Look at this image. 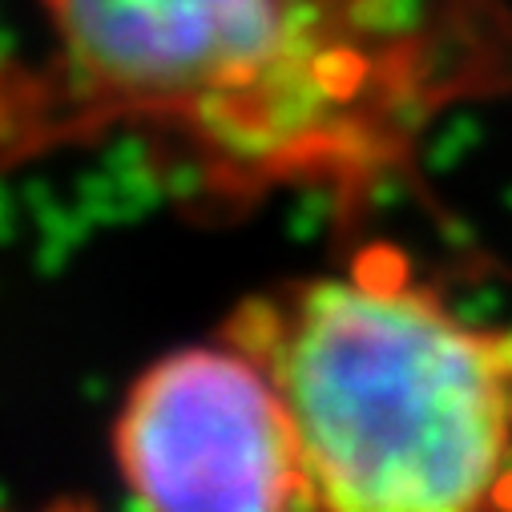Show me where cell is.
Wrapping results in <instances>:
<instances>
[{"mask_svg": "<svg viewBox=\"0 0 512 512\" xmlns=\"http://www.w3.org/2000/svg\"><path fill=\"white\" fill-rule=\"evenodd\" d=\"M222 331L279 383L315 508L512 504V327L460 315L400 254L259 291Z\"/></svg>", "mask_w": 512, "mask_h": 512, "instance_id": "cell-1", "label": "cell"}, {"mask_svg": "<svg viewBox=\"0 0 512 512\" xmlns=\"http://www.w3.org/2000/svg\"><path fill=\"white\" fill-rule=\"evenodd\" d=\"M41 5L53 69L97 130H158L242 190L383 154L388 61L331 0Z\"/></svg>", "mask_w": 512, "mask_h": 512, "instance_id": "cell-2", "label": "cell"}, {"mask_svg": "<svg viewBox=\"0 0 512 512\" xmlns=\"http://www.w3.org/2000/svg\"><path fill=\"white\" fill-rule=\"evenodd\" d=\"M109 448L142 508H315L279 383L226 331L142 367L117 404Z\"/></svg>", "mask_w": 512, "mask_h": 512, "instance_id": "cell-3", "label": "cell"}, {"mask_svg": "<svg viewBox=\"0 0 512 512\" xmlns=\"http://www.w3.org/2000/svg\"><path fill=\"white\" fill-rule=\"evenodd\" d=\"M93 134L101 130L53 65L29 69L0 57V174Z\"/></svg>", "mask_w": 512, "mask_h": 512, "instance_id": "cell-4", "label": "cell"}]
</instances>
